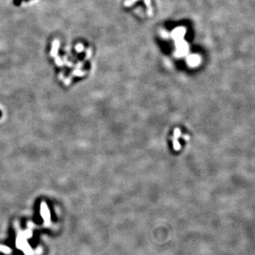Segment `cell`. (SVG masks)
Masks as SVG:
<instances>
[{"mask_svg": "<svg viewBox=\"0 0 255 255\" xmlns=\"http://www.w3.org/2000/svg\"><path fill=\"white\" fill-rule=\"evenodd\" d=\"M0 251L4 252V253H7V254H9V253L11 252V249L8 247H6V246L0 245Z\"/></svg>", "mask_w": 255, "mask_h": 255, "instance_id": "cell-1", "label": "cell"}]
</instances>
